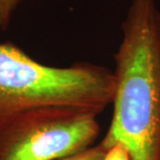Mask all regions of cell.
<instances>
[{
	"label": "cell",
	"instance_id": "cell-1",
	"mask_svg": "<svg viewBox=\"0 0 160 160\" xmlns=\"http://www.w3.org/2000/svg\"><path fill=\"white\" fill-rule=\"evenodd\" d=\"M112 120L101 140L120 142L131 160H160V9L156 0H132L114 54Z\"/></svg>",
	"mask_w": 160,
	"mask_h": 160
},
{
	"label": "cell",
	"instance_id": "cell-2",
	"mask_svg": "<svg viewBox=\"0 0 160 160\" xmlns=\"http://www.w3.org/2000/svg\"><path fill=\"white\" fill-rule=\"evenodd\" d=\"M116 82L106 67L43 65L12 42L0 43V127L22 111L44 106L83 108L100 114L112 103Z\"/></svg>",
	"mask_w": 160,
	"mask_h": 160
},
{
	"label": "cell",
	"instance_id": "cell-3",
	"mask_svg": "<svg viewBox=\"0 0 160 160\" xmlns=\"http://www.w3.org/2000/svg\"><path fill=\"white\" fill-rule=\"evenodd\" d=\"M99 114L44 106L22 111L0 127V160H59L94 146Z\"/></svg>",
	"mask_w": 160,
	"mask_h": 160
},
{
	"label": "cell",
	"instance_id": "cell-4",
	"mask_svg": "<svg viewBox=\"0 0 160 160\" xmlns=\"http://www.w3.org/2000/svg\"><path fill=\"white\" fill-rule=\"evenodd\" d=\"M22 0H0V31H4L11 24L12 15Z\"/></svg>",
	"mask_w": 160,
	"mask_h": 160
},
{
	"label": "cell",
	"instance_id": "cell-5",
	"mask_svg": "<svg viewBox=\"0 0 160 160\" xmlns=\"http://www.w3.org/2000/svg\"><path fill=\"white\" fill-rule=\"evenodd\" d=\"M106 152L107 149L102 143H99V145L92 146L91 148L86 149L80 153H77L75 155L69 156V157L59 160H104Z\"/></svg>",
	"mask_w": 160,
	"mask_h": 160
},
{
	"label": "cell",
	"instance_id": "cell-6",
	"mask_svg": "<svg viewBox=\"0 0 160 160\" xmlns=\"http://www.w3.org/2000/svg\"><path fill=\"white\" fill-rule=\"evenodd\" d=\"M104 160H131V158L125 146L118 142L107 149Z\"/></svg>",
	"mask_w": 160,
	"mask_h": 160
}]
</instances>
